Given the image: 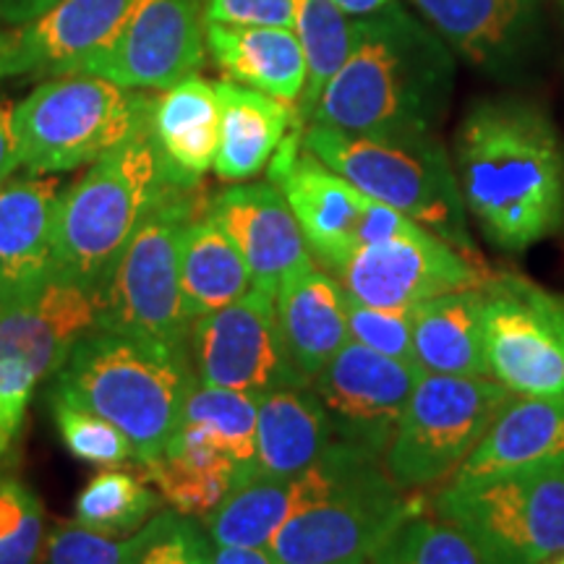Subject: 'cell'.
Here are the masks:
<instances>
[{
    "label": "cell",
    "instance_id": "cell-1",
    "mask_svg": "<svg viewBox=\"0 0 564 564\" xmlns=\"http://www.w3.org/2000/svg\"><path fill=\"white\" fill-rule=\"evenodd\" d=\"M455 173L465 209L505 251H525L564 228V150L533 102L486 97L455 133Z\"/></svg>",
    "mask_w": 564,
    "mask_h": 564
},
{
    "label": "cell",
    "instance_id": "cell-2",
    "mask_svg": "<svg viewBox=\"0 0 564 564\" xmlns=\"http://www.w3.org/2000/svg\"><path fill=\"white\" fill-rule=\"evenodd\" d=\"M455 82L449 45L400 3L358 19V40L306 123L348 133H434Z\"/></svg>",
    "mask_w": 564,
    "mask_h": 564
},
{
    "label": "cell",
    "instance_id": "cell-3",
    "mask_svg": "<svg viewBox=\"0 0 564 564\" xmlns=\"http://www.w3.org/2000/svg\"><path fill=\"white\" fill-rule=\"evenodd\" d=\"M51 382V398L121 429L139 465L165 453L196 373L188 350L91 327Z\"/></svg>",
    "mask_w": 564,
    "mask_h": 564
},
{
    "label": "cell",
    "instance_id": "cell-4",
    "mask_svg": "<svg viewBox=\"0 0 564 564\" xmlns=\"http://www.w3.org/2000/svg\"><path fill=\"white\" fill-rule=\"evenodd\" d=\"M165 186L147 123L121 147L91 162L84 178L61 194L55 280L79 285L97 299Z\"/></svg>",
    "mask_w": 564,
    "mask_h": 564
},
{
    "label": "cell",
    "instance_id": "cell-5",
    "mask_svg": "<svg viewBox=\"0 0 564 564\" xmlns=\"http://www.w3.org/2000/svg\"><path fill=\"white\" fill-rule=\"evenodd\" d=\"M306 150L358 192L403 212L455 249L474 253L453 160L434 133H348L308 123Z\"/></svg>",
    "mask_w": 564,
    "mask_h": 564
},
{
    "label": "cell",
    "instance_id": "cell-6",
    "mask_svg": "<svg viewBox=\"0 0 564 564\" xmlns=\"http://www.w3.org/2000/svg\"><path fill=\"white\" fill-rule=\"evenodd\" d=\"M196 188L171 183L162 188L97 293L95 327L188 350L192 319L181 293V241L209 204Z\"/></svg>",
    "mask_w": 564,
    "mask_h": 564
},
{
    "label": "cell",
    "instance_id": "cell-7",
    "mask_svg": "<svg viewBox=\"0 0 564 564\" xmlns=\"http://www.w3.org/2000/svg\"><path fill=\"white\" fill-rule=\"evenodd\" d=\"M150 102L100 76L68 74L40 84L13 110L21 167L55 175L91 165L144 129Z\"/></svg>",
    "mask_w": 564,
    "mask_h": 564
},
{
    "label": "cell",
    "instance_id": "cell-8",
    "mask_svg": "<svg viewBox=\"0 0 564 564\" xmlns=\"http://www.w3.org/2000/svg\"><path fill=\"white\" fill-rule=\"evenodd\" d=\"M434 512L499 564H546L564 554V460L449 481L434 497Z\"/></svg>",
    "mask_w": 564,
    "mask_h": 564
},
{
    "label": "cell",
    "instance_id": "cell-9",
    "mask_svg": "<svg viewBox=\"0 0 564 564\" xmlns=\"http://www.w3.org/2000/svg\"><path fill=\"white\" fill-rule=\"evenodd\" d=\"M510 400L512 392L491 377L421 373L384 453V470L403 489L455 476Z\"/></svg>",
    "mask_w": 564,
    "mask_h": 564
},
{
    "label": "cell",
    "instance_id": "cell-10",
    "mask_svg": "<svg viewBox=\"0 0 564 564\" xmlns=\"http://www.w3.org/2000/svg\"><path fill=\"white\" fill-rule=\"evenodd\" d=\"M421 510V499L394 484L384 465L371 463L343 489L295 512L267 549L274 564H366Z\"/></svg>",
    "mask_w": 564,
    "mask_h": 564
},
{
    "label": "cell",
    "instance_id": "cell-11",
    "mask_svg": "<svg viewBox=\"0 0 564 564\" xmlns=\"http://www.w3.org/2000/svg\"><path fill=\"white\" fill-rule=\"evenodd\" d=\"M188 356L202 384L257 394L308 387L282 340L278 295L259 285L230 306L194 319Z\"/></svg>",
    "mask_w": 564,
    "mask_h": 564
},
{
    "label": "cell",
    "instance_id": "cell-12",
    "mask_svg": "<svg viewBox=\"0 0 564 564\" xmlns=\"http://www.w3.org/2000/svg\"><path fill=\"white\" fill-rule=\"evenodd\" d=\"M207 0H137L105 45L70 74L100 76L126 89H171L207 58Z\"/></svg>",
    "mask_w": 564,
    "mask_h": 564
},
{
    "label": "cell",
    "instance_id": "cell-13",
    "mask_svg": "<svg viewBox=\"0 0 564 564\" xmlns=\"http://www.w3.org/2000/svg\"><path fill=\"white\" fill-rule=\"evenodd\" d=\"M95 324V295L63 280H51L30 301L0 314V413L13 436L34 387L55 377Z\"/></svg>",
    "mask_w": 564,
    "mask_h": 564
},
{
    "label": "cell",
    "instance_id": "cell-14",
    "mask_svg": "<svg viewBox=\"0 0 564 564\" xmlns=\"http://www.w3.org/2000/svg\"><path fill=\"white\" fill-rule=\"evenodd\" d=\"M348 299L373 308H415L436 295L486 285L474 257L419 228L364 246L337 272Z\"/></svg>",
    "mask_w": 564,
    "mask_h": 564
},
{
    "label": "cell",
    "instance_id": "cell-15",
    "mask_svg": "<svg viewBox=\"0 0 564 564\" xmlns=\"http://www.w3.org/2000/svg\"><path fill=\"white\" fill-rule=\"evenodd\" d=\"M421 369L350 340L316 373L312 390L327 408L337 442L384 457Z\"/></svg>",
    "mask_w": 564,
    "mask_h": 564
},
{
    "label": "cell",
    "instance_id": "cell-16",
    "mask_svg": "<svg viewBox=\"0 0 564 564\" xmlns=\"http://www.w3.org/2000/svg\"><path fill=\"white\" fill-rule=\"evenodd\" d=\"M267 173L291 204L314 262L327 272H340L361 249V225L371 196L314 158L299 126L282 139Z\"/></svg>",
    "mask_w": 564,
    "mask_h": 564
},
{
    "label": "cell",
    "instance_id": "cell-17",
    "mask_svg": "<svg viewBox=\"0 0 564 564\" xmlns=\"http://www.w3.org/2000/svg\"><path fill=\"white\" fill-rule=\"evenodd\" d=\"M489 377L520 398L564 394V343L518 280H494L484 301Z\"/></svg>",
    "mask_w": 564,
    "mask_h": 564
},
{
    "label": "cell",
    "instance_id": "cell-18",
    "mask_svg": "<svg viewBox=\"0 0 564 564\" xmlns=\"http://www.w3.org/2000/svg\"><path fill=\"white\" fill-rule=\"evenodd\" d=\"M55 175L26 173L0 183V314L55 280Z\"/></svg>",
    "mask_w": 564,
    "mask_h": 564
},
{
    "label": "cell",
    "instance_id": "cell-19",
    "mask_svg": "<svg viewBox=\"0 0 564 564\" xmlns=\"http://www.w3.org/2000/svg\"><path fill=\"white\" fill-rule=\"evenodd\" d=\"M209 217L228 232L249 264L253 285L278 295V288L314 264L291 204L274 183H241L212 196Z\"/></svg>",
    "mask_w": 564,
    "mask_h": 564
},
{
    "label": "cell",
    "instance_id": "cell-20",
    "mask_svg": "<svg viewBox=\"0 0 564 564\" xmlns=\"http://www.w3.org/2000/svg\"><path fill=\"white\" fill-rule=\"evenodd\" d=\"M137 0H63L42 17L9 26L0 42V79L68 76L123 24Z\"/></svg>",
    "mask_w": 564,
    "mask_h": 564
},
{
    "label": "cell",
    "instance_id": "cell-21",
    "mask_svg": "<svg viewBox=\"0 0 564 564\" xmlns=\"http://www.w3.org/2000/svg\"><path fill=\"white\" fill-rule=\"evenodd\" d=\"M147 131L158 152L165 183L196 188L215 165L220 144V100L215 84L186 76L152 97Z\"/></svg>",
    "mask_w": 564,
    "mask_h": 564
},
{
    "label": "cell",
    "instance_id": "cell-22",
    "mask_svg": "<svg viewBox=\"0 0 564 564\" xmlns=\"http://www.w3.org/2000/svg\"><path fill=\"white\" fill-rule=\"evenodd\" d=\"M449 51L484 70L512 66L531 42L539 0H413Z\"/></svg>",
    "mask_w": 564,
    "mask_h": 564
},
{
    "label": "cell",
    "instance_id": "cell-23",
    "mask_svg": "<svg viewBox=\"0 0 564 564\" xmlns=\"http://www.w3.org/2000/svg\"><path fill=\"white\" fill-rule=\"evenodd\" d=\"M147 484L158 486L162 502L183 518H207L243 468L232 460L225 444L199 423H178L165 453L150 463L133 465Z\"/></svg>",
    "mask_w": 564,
    "mask_h": 564
},
{
    "label": "cell",
    "instance_id": "cell-24",
    "mask_svg": "<svg viewBox=\"0 0 564 564\" xmlns=\"http://www.w3.org/2000/svg\"><path fill=\"white\" fill-rule=\"evenodd\" d=\"M278 319L288 356L308 384L350 343L348 295L340 280L316 262L278 288Z\"/></svg>",
    "mask_w": 564,
    "mask_h": 564
},
{
    "label": "cell",
    "instance_id": "cell-25",
    "mask_svg": "<svg viewBox=\"0 0 564 564\" xmlns=\"http://www.w3.org/2000/svg\"><path fill=\"white\" fill-rule=\"evenodd\" d=\"M564 460V394L510 400L449 481Z\"/></svg>",
    "mask_w": 564,
    "mask_h": 564
},
{
    "label": "cell",
    "instance_id": "cell-26",
    "mask_svg": "<svg viewBox=\"0 0 564 564\" xmlns=\"http://www.w3.org/2000/svg\"><path fill=\"white\" fill-rule=\"evenodd\" d=\"M207 51L230 82L293 105L306 87V55L288 26H236L207 21Z\"/></svg>",
    "mask_w": 564,
    "mask_h": 564
},
{
    "label": "cell",
    "instance_id": "cell-27",
    "mask_svg": "<svg viewBox=\"0 0 564 564\" xmlns=\"http://www.w3.org/2000/svg\"><path fill=\"white\" fill-rule=\"evenodd\" d=\"M337 442L327 408L312 384L259 394L253 474L291 478L312 468Z\"/></svg>",
    "mask_w": 564,
    "mask_h": 564
},
{
    "label": "cell",
    "instance_id": "cell-28",
    "mask_svg": "<svg viewBox=\"0 0 564 564\" xmlns=\"http://www.w3.org/2000/svg\"><path fill=\"white\" fill-rule=\"evenodd\" d=\"M220 100V144L212 171L220 181L243 183L270 165L293 126V105L230 79L215 84Z\"/></svg>",
    "mask_w": 564,
    "mask_h": 564
},
{
    "label": "cell",
    "instance_id": "cell-29",
    "mask_svg": "<svg viewBox=\"0 0 564 564\" xmlns=\"http://www.w3.org/2000/svg\"><path fill=\"white\" fill-rule=\"evenodd\" d=\"M484 301L486 285L436 295L413 308V352L423 373L489 377Z\"/></svg>",
    "mask_w": 564,
    "mask_h": 564
},
{
    "label": "cell",
    "instance_id": "cell-30",
    "mask_svg": "<svg viewBox=\"0 0 564 564\" xmlns=\"http://www.w3.org/2000/svg\"><path fill=\"white\" fill-rule=\"evenodd\" d=\"M253 288L249 264L209 212L194 217L181 241V293L188 319L230 306Z\"/></svg>",
    "mask_w": 564,
    "mask_h": 564
},
{
    "label": "cell",
    "instance_id": "cell-31",
    "mask_svg": "<svg viewBox=\"0 0 564 564\" xmlns=\"http://www.w3.org/2000/svg\"><path fill=\"white\" fill-rule=\"evenodd\" d=\"M303 55H306V87L299 100V112L306 121L327 82L333 79L352 53L358 40V19L337 9L333 0H293Z\"/></svg>",
    "mask_w": 564,
    "mask_h": 564
},
{
    "label": "cell",
    "instance_id": "cell-32",
    "mask_svg": "<svg viewBox=\"0 0 564 564\" xmlns=\"http://www.w3.org/2000/svg\"><path fill=\"white\" fill-rule=\"evenodd\" d=\"M160 502V494L152 491L141 476L108 468L79 491L74 520L95 533L126 539L150 523Z\"/></svg>",
    "mask_w": 564,
    "mask_h": 564
},
{
    "label": "cell",
    "instance_id": "cell-33",
    "mask_svg": "<svg viewBox=\"0 0 564 564\" xmlns=\"http://www.w3.org/2000/svg\"><path fill=\"white\" fill-rule=\"evenodd\" d=\"M366 564H499L468 531L436 514L415 512Z\"/></svg>",
    "mask_w": 564,
    "mask_h": 564
},
{
    "label": "cell",
    "instance_id": "cell-34",
    "mask_svg": "<svg viewBox=\"0 0 564 564\" xmlns=\"http://www.w3.org/2000/svg\"><path fill=\"white\" fill-rule=\"evenodd\" d=\"M259 394L194 382L183 405L181 423H199L225 444L232 460L251 474L257 460Z\"/></svg>",
    "mask_w": 564,
    "mask_h": 564
},
{
    "label": "cell",
    "instance_id": "cell-35",
    "mask_svg": "<svg viewBox=\"0 0 564 564\" xmlns=\"http://www.w3.org/2000/svg\"><path fill=\"white\" fill-rule=\"evenodd\" d=\"M53 419L61 440L70 455L97 468H116L133 460V447L121 429L112 426L102 415L84 411L68 400L51 398Z\"/></svg>",
    "mask_w": 564,
    "mask_h": 564
},
{
    "label": "cell",
    "instance_id": "cell-36",
    "mask_svg": "<svg viewBox=\"0 0 564 564\" xmlns=\"http://www.w3.org/2000/svg\"><path fill=\"white\" fill-rule=\"evenodd\" d=\"M45 546V512L30 486L0 478V564H37Z\"/></svg>",
    "mask_w": 564,
    "mask_h": 564
},
{
    "label": "cell",
    "instance_id": "cell-37",
    "mask_svg": "<svg viewBox=\"0 0 564 564\" xmlns=\"http://www.w3.org/2000/svg\"><path fill=\"white\" fill-rule=\"evenodd\" d=\"M147 525L126 539L89 531L76 520H63L51 531L37 564H131L144 544Z\"/></svg>",
    "mask_w": 564,
    "mask_h": 564
},
{
    "label": "cell",
    "instance_id": "cell-38",
    "mask_svg": "<svg viewBox=\"0 0 564 564\" xmlns=\"http://www.w3.org/2000/svg\"><path fill=\"white\" fill-rule=\"evenodd\" d=\"M131 564H209V535L194 518L160 512L147 523L144 544Z\"/></svg>",
    "mask_w": 564,
    "mask_h": 564
},
{
    "label": "cell",
    "instance_id": "cell-39",
    "mask_svg": "<svg viewBox=\"0 0 564 564\" xmlns=\"http://www.w3.org/2000/svg\"><path fill=\"white\" fill-rule=\"evenodd\" d=\"M348 333L369 350L415 366L413 308H373L348 299Z\"/></svg>",
    "mask_w": 564,
    "mask_h": 564
},
{
    "label": "cell",
    "instance_id": "cell-40",
    "mask_svg": "<svg viewBox=\"0 0 564 564\" xmlns=\"http://www.w3.org/2000/svg\"><path fill=\"white\" fill-rule=\"evenodd\" d=\"M207 21L236 26H288L293 30V0H207Z\"/></svg>",
    "mask_w": 564,
    "mask_h": 564
},
{
    "label": "cell",
    "instance_id": "cell-41",
    "mask_svg": "<svg viewBox=\"0 0 564 564\" xmlns=\"http://www.w3.org/2000/svg\"><path fill=\"white\" fill-rule=\"evenodd\" d=\"M13 110H17V105H13L9 100V95L0 89V183L13 178V173L21 167L17 126H13Z\"/></svg>",
    "mask_w": 564,
    "mask_h": 564
},
{
    "label": "cell",
    "instance_id": "cell-42",
    "mask_svg": "<svg viewBox=\"0 0 564 564\" xmlns=\"http://www.w3.org/2000/svg\"><path fill=\"white\" fill-rule=\"evenodd\" d=\"M58 3H63V0H0V24L6 30L9 26H21L26 21L42 17V13L51 11Z\"/></svg>",
    "mask_w": 564,
    "mask_h": 564
},
{
    "label": "cell",
    "instance_id": "cell-43",
    "mask_svg": "<svg viewBox=\"0 0 564 564\" xmlns=\"http://www.w3.org/2000/svg\"><path fill=\"white\" fill-rule=\"evenodd\" d=\"M518 285H520V291H523L528 299L533 301V306L546 316L549 324H552V327L556 329V335H560L564 343V295L546 293V291H541V288L528 285V282H523V280H518Z\"/></svg>",
    "mask_w": 564,
    "mask_h": 564
},
{
    "label": "cell",
    "instance_id": "cell-44",
    "mask_svg": "<svg viewBox=\"0 0 564 564\" xmlns=\"http://www.w3.org/2000/svg\"><path fill=\"white\" fill-rule=\"evenodd\" d=\"M209 564H274L270 549L215 546L209 549Z\"/></svg>",
    "mask_w": 564,
    "mask_h": 564
},
{
    "label": "cell",
    "instance_id": "cell-45",
    "mask_svg": "<svg viewBox=\"0 0 564 564\" xmlns=\"http://www.w3.org/2000/svg\"><path fill=\"white\" fill-rule=\"evenodd\" d=\"M337 9L348 13L352 19H364V17H371V13H379L387 6L398 3V0H333Z\"/></svg>",
    "mask_w": 564,
    "mask_h": 564
},
{
    "label": "cell",
    "instance_id": "cell-46",
    "mask_svg": "<svg viewBox=\"0 0 564 564\" xmlns=\"http://www.w3.org/2000/svg\"><path fill=\"white\" fill-rule=\"evenodd\" d=\"M13 440H17V436L9 432V426H6V421H3V413H0V468L9 463L11 449H13Z\"/></svg>",
    "mask_w": 564,
    "mask_h": 564
},
{
    "label": "cell",
    "instance_id": "cell-47",
    "mask_svg": "<svg viewBox=\"0 0 564 564\" xmlns=\"http://www.w3.org/2000/svg\"><path fill=\"white\" fill-rule=\"evenodd\" d=\"M552 564H564V554H560V556H554V562Z\"/></svg>",
    "mask_w": 564,
    "mask_h": 564
},
{
    "label": "cell",
    "instance_id": "cell-48",
    "mask_svg": "<svg viewBox=\"0 0 564 564\" xmlns=\"http://www.w3.org/2000/svg\"><path fill=\"white\" fill-rule=\"evenodd\" d=\"M3 32H6V26H3V24H0V42H3Z\"/></svg>",
    "mask_w": 564,
    "mask_h": 564
},
{
    "label": "cell",
    "instance_id": "cell-49",
    "mask_svg": "<svg viewBox=\"0 0 564 564\" xmlns=\"http://www.w3.org/2000/svg\"><path fill=\"white\" fill-rule=\"evenodd\" d=\"M560 6H562V11H564V0H560Z\"/></svg>",
    "mask_w": 564,
    "mask_h": 564
}]
</instances>
